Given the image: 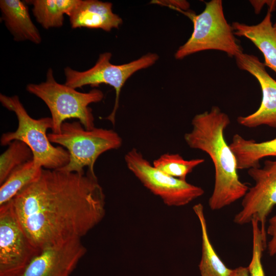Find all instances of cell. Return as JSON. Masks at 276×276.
Listing matches in <instances>:
<instances>
[{
  "label": "cell",
  "instance_id": "6da1fadb",
  "mask_svg": "<svg viewBox=\"0 0 276 276\" xmlns=\"http://www.w3.org/2000/svg\"><path fill=\"white\" fill-rule=\"evenodd\" d=\"M40 250L86 235L104 218L105 197L96 175L42 169L40 177L10 201Z\"/></svg>",
  "mask_w": 276,
  "mask_h": 276
},
{
  "label": "cell",
  "instance_id": "7a4b0ae2",
  "mask_svg": "<svg viewBox=\"0 0 276 276\" xmlns=\"http://www.w3.org/2000/svg\"><path fill=\"white\" fill-rule=\"evenodd\" d=\"M231 123L229 116L219 107L196 114L192 130L184 135L187 145L206 153L215 169L213 192L209 199L212 210H219L242 198L249 187L239 177L235 156L225 138Z\"/></svg>",
  "mask_w": 276,
  "mask_h": 276
},
{
  "label": "cell",
  "instance_id": "3957f363",
  "mask_svg": "<svg viewBox=\"0 0 276 276\" xmlns=\"http://www.w3.org/2000/svg\"><path fill=\"white\" fill-rule=\"evenodd\" d=\"M0 102L4 107L15 113L18 121L15 131L2 135V146L8 145L14 140L24 142L32 151L35 165L44 169H59L68 163V151L62 146H53L49 139L47 130L53 127L51 117L32 118L16 95L1 94Z\"/></svg>",
  "mask_w": 276,
  "mask_h": 276
},
{
  "label": "cell",
  "instance_id": "277c9868",
  "mask_svg": "<svg viewBox=\"0 0 276 276\" xmlns=\"http://www.w3.org/2000/svg\"><path fill=\"white\" fill-rule=\"evenodd\" d=\"M26 90L42 100L49 108L53 122L52 132L59 133L66 119H77L87 130L95 128L94 118L88 105L104 98L103 92L94 88L87 93L77 91L55 79L52 68H49L44 82L29 83Z\"/></svg>",
  "mask_w": 276,
  "mask_h": 276
},
{
  "label": "cell",
  "instance_id": "5b68a950",
  "mask_svg": "<svg viewBox=\"0 0 276 276\" xmlns=\"http://www.w3.org/2000/svg\"><path fill=\"white\" fill-rule=\"evenodd\" d=\"M52 143L65 147L70 154V161L59 169L68 172L84 174L83 168L93 175L94 165L99 156L108 150L120 148L122 138L114 130L100 128L87 130L79 121L64 122L59 133H49Z\"/></svg>",
  "mask_w": 276,
  "mask_h": 276
},
{
  "label": "cell",
  "instance_id": "8992f818",
  "mask_svg": "<svg viewBox=\"0 0 276 276\" xmlns=\"http://www.w3.org/2000/svg\"><path fill=\"white\" fill-rule=\"evenodd\" d=\"M186 14L193 21V31L188 40L176 51V59L209 50L224 52L232 57L243 52L232 26L225 19L221 0L205 3L204 9L199 14Z\"/></svg>",
  "mask_w": 276,
  "mask_h": 276
},
{
  "label": "cell",
  "instance_id": "52a82bcc",
  "mask_svg": "<svg viewBox=\"0 0 276 276\" xmlns=\"http://www.w3.org/2000/svg\"><path fill=\"white\" fill-rule=\"evenodd\" d=\"M112 54L105 52L99 55L95 64L87 70L78 71L69 66L64 68L65 84L74 89L89 85L97 86L106 84L113 87L116 98L112 111L105 118L113 125L116 122V115L119 107L120 92L127 79L137 71L154 64L158 59L155 53H148L127 63L115 65L110 62Z\"/></svg>",
  "mask_w": 276,
  "mask_h": 276
},
{
  "label": "cell",
  "instance_id": "ba28073f",
  "mask_svg": "<svg viewBox=\"0 0 276 276\" xmlns=\"http://www.w3.org/2000/svg\"><path fill=\"white\" fill-rule=\"evenodd\" d=\"M125 160L128 169L141 183L168 206L187 205L204 193L202 188L156 169L135 148L125 154Z\"/></svg>",
  "mask_w": 276,
  "mask_h": 276
},
{
  "label": "cell",
  "instance_id": "9c48e42d",
  "mask_svg": "<svg viewBox=\"0 0 276 276\" xmlns=\"http://www.w3.org/2000/svg\"><path fill=\"white\" fill-rule=\"evenodd\" d=\"M41 250L28 237L11 202L0 206V276H17Z\"/></svg>",
  "mask_w": 276,
  "mask_h": 276
},
{
  "label": "cell",
  "instance_id": "30bf717a",
  "mask_svg": "<svg viewBox=\"0 0 276 276\" xmlns=\"http://www.w3.org/2000/svg\"><path fill=\"white\" fill-rule=\"evenodd\" d=\"M247 173L255 185L242 198L241 210L235 216L234 221L243 225L256 219L266 234L267 218L276 206V160H266L262 167L250 168Z\"/></svg>",
  "mask_w": 276,
  "mask_h": 276
},
{
  "label": "cell",
  "instance_id": "8fae6325",
  "mask_svg": "<svg viewBox=\"0 0 276 276\" xmlns=\"http://www.w3.org/2000/svg\"><path fill=\"white\" fill-rule=\"evenodd\" d=\"M235 58L239 68L256 78L262 94L258 109L249 115L238 117L237 122L249 128L263 125L276 128V81L269 75L265 65L257 56L242 52Z\"/></svg>",
  "mask_w": 276,
  "mask_h": 276
},
{
  "label": "cell",
  "instance_id": "7c38bea8",
  "mask_svg": "<svg viewBox=\"0 0 276 276\" xmlns=\"http://www.w3.org/2000/svg\"><path fill=\"white\" fill-rule=\"evenodd\" d=\"M87 251L74 238L43 249L17 276H71Z\"/></svg>",
  "mask_w": 276,
  "mask_h": 276
},
{
  "label": "cell",
  "instance_id": "4fadbf2b",
  "mask_svg": "<svg viewBox=\"0 0 276 276\" xmlns=\"http://www.w3.org/2000/svg\"><path fill=\"white\" fill-rule=\"evenodd\" d=\"M112 4L98 0H79L69 13L73 29L86 28L100 29L109 32L122 24V19L114 13Z\"/></svg>",
  "mask_w": 276,
  "mask_h": 276
},
{
  "label": "cell",
  "instance_id": "5bb4252c",
  "mask_svg": "<svg viewBox=\"0 0 276 276\" xmlns=\"http://www.w3.org/2000/svg\"><path fill=\"white\" fill-rule=\"evenodd\" d=\"M1 19L16 41L41 42L40 33L32 21L27 3L20 0H1Z\"/></svg>",
  "mask_w": 276,
  "mask_h": 276
},
{
  "label": "cell",
  "instance_id": "9a60e30c",
  "mask_svg": "<svg viewBox=\"0 0 276 276\" xmlns=\"http://www.w3.org/2000/svg\"><path fill=\"white\" fill-rule=\"evenodd\" d=\"M271 12L268 9L264 19L256 25L233 22L234 34L250 40L262 53L264 64L276 73V33L273 28Z\"/></svg>",
  "mask_w": 276,
  "mask_h": 276
},
{
  "label": "cell",
  "instance_id": "2e32d148",
  "mask_svg": "<svg viewBox=\"0 0 276 276\" xmlns=\"http://www.w3.org/2000/svg\"><path fill=\"white\" fill-rule=\"evenodd\" d=\"M229 146L235 156L238 170L260 167L262 159L276 156V137L258 142L236 133Z\"/></svg>",
  "mask_w": 276,
  "mask_h": 276
},
{
  "label": "cell",
  "instance_id": "e0dca14e",
  "mask_svg": "<svg viewBox=\"0 0 276 276\" xmlns=\"http://www.w3.org/2000/svg\"><path fill=\"white\" fill-rule=\"evenodd\" d=\"M193 210L199 220L201 232V258L199 264L200 275L231 276L233 269L222 262L211 242L202 204H195Z\"/></svg>",
  "mask_w": 276,
  "mask_h": 276
},
{
  "label": "cell",
  "instance_id": "ac0fdd59",
  "mask_svg": "<svg viewBox=\"0 0 276 276\" xmlns=\"http://www.w3.org/2000/svg\"><path fill=\"white\" fill-rule=\"evenodd\" d=\"M79 0H29L36 21L45 29L60 28L64 22V15H68Z\"/></svg>",
  "mask_w": 276,
  "mask_h": 276
},
{
  "label": "cell",
  "instance_id": "d6986e66",
  "mask_svg": "<svg viewBox=\"0 0 276 276\" xmlns=\"http://www.w3.org/2000/svg\"><path fill=\"white\" fill-rule=\"evenodd\" d=\"M42 168L37 167L33 159L13 171L0 187V206L11 200L26 187L40 176Z\"/></svg>",
  "mask_w": 276,
  "mask_h": 276
},
{
  "label": "cell",
  "instance_id": "ffe728a7",
  "mask_svg": "<svg viewBox=\"0 0 276 276\" xmlns=\"http://www.w3.org/2000/svg\"><path fill=\"white\" fill-rule=\"evenodd\" d=\"M31 149L24 142L14 140L0 156V185L15 169L33 159Z\"/></svg>",
  "mask_w": 276,
  "mask_h": 276
},
{
  "label": "cell",
  "instance_id": "44dd1931",
  "mask_svg": "<svg viewBox=\"0 0 276 276\" xmlns=\"http://www.w3.org/2000/svg\"><path fill=\"white\" fill-rule=\"evenodd\" d=\"M204 161L203 158L186 160L178 153H165L155 159L152 165L168 175L186 180L188 175Z\"/></svg>",
  "mask_w": 276,
  "mask_h": 276
},
{
  "label": "cell",
  "instance_id": "7402d4cb",
  "mask_svg": "<svg viewBox=\"0 0 276 276\" xmlns=\"http://www.w3.org/2000/svg\"><path fill=\"white\" fill-rule=\"evenodd\" d=\"M252 233V257L247 267L250 276H265L262 263L263 252L267 248L266 235L260 227L259 222L253 219L251 221Z\"/></svg>",
  "mask_w": 276,
  "mask_h": 276
},
{
  "label": "cell",
  "instance_id": "603a6c76",
  "mask_svg": "<svg viewBox=\"0 0 276 276\" xmlns=\"http://www.w3.org/2000/svg\"><path fill=\"white\" fill-rule=\"evenodd\" d=\"M266 234L270 236L267 244L268 254L271 256L276 255V215L272 217L268 221Z\"/></svg>",
  "mask_w": 276,
  "mask_h": 276
},
{
  "label": "cell",
  "instance_id": "cb8c5ba5",
  "mask_svg": "<svg viewBox=\"0 0 276 276\" xmlns=\"http://www.w3.org/2000/svg\"><path fill=\"white\" fill-rule=\"evenodd\" d=\"M249 2L254 8V11L256 14H258L264 5H267L268 7V9L272 12L275 10L276 8V1L275 0H251Z\"/></svg>",
  "mask_w": 276,
  "mask_h": 276
},
{
  "label": "cell",
  "instance_id": "d4e9b609",
  "mask_svg": "<svg viewBox=\"0 0 276 276\" xmlns=\"http://www.w3.org/2000/svg\"><path fill=\"white\" fill-rule=\"evenodd\" d=\"M231 276H250L247 267L240 266L233 269Z\"/></svg>",
  "mask_w": 276,
  "mask_h": 276
},
{
  "label": "cell",
  "instance_id": "484cf974",
  "mask_svg": "<svg viewBox=\"0 0 276 276\" xmlns=\"http://www.w3.org/2000/svg\"><path fill=\"white\" fill-rule=\"evenodd\" d=\"M272 27H273V28L276 33V21L275 22V23L272 25Z\"/></svg>",
  "mask_w": 276,
  "mask_h": 276
},
{
  "label": "cell",
  "instance_id": "4316f807",
  "mask_svg": "<svg viewBox=\"0 0 276 276\" xmlns=\"http://www.w3.org/2000/svg\"><path fill=\"white\" fill-rule=\"evenodd\" d=\"M275 261H276V255L275 256Z\"/></svg>",
  "mask_w": 276,
  "mask_h": 276
}]
</instances>
